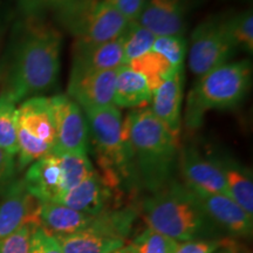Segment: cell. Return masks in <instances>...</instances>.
<instances>
[{"label":"cell","instance_id":"836d02e7","mask_svg":"<svg viewBox=\"0 0 253 253\" xmlns=\"http://www.w3.org/2000/svg\"><path fill=\"white\" fill-rule=\"evenodd\" d=\"M106 1L118 9L129 23H135L141 17L147 0H106Z\"/></svg>","mask_w":253,"mask_h":253},{"label":"cell","instance_id":"e575fe53","mask_svg":"<svg viewBox=\"0 0 253 253\" xmlns=\"http://www.w3.org/2000/svg\"><path fill=\"white\" fill-rule=\"evenodd\" d=\"M223 240L197 239L178 243L173 253H213L220 248Z\"/></svg>","mask_w":253,"mask_h":253},{"label":"cell","instance_id":"d4e9b609","mask_svg":"<svg viewBox=\"0 0 253 253\" xmlns=\"http://www.w3.org/2000/svg\"><path fill=\"white\" fill-rule=\"evenodd\" d=\"M156 36L149 30L141 26L137 21L129 23L122 36L123 65L126 66L132 60L151 50Z\"/></svg>","mask_w":253,"mask_h":253},{"label":"cell","instance_id":"7a4b0ae2","mask_svg":"<svg viewBox=\"0 0 253 253\" xmlns=\"http://www.w3.org/2000/svg\"><path fill=\"white\" fill-rule=\"evenodd\" d=\"M123 126L131 147L138 185L154 194L172 181L181 150L179 140L148 107L131 110L123 119Z\"/></svg>","mask_w":253,"mask_h":253},{"label":"cell","instance_id":"8fae6325","mask_svg":"<svg viewBox=\"0 0 253 253\" xmlns=\"http://www.w3.org/2000/svg\"><path fill=\"white\" fill-rule=\"evenodd\" d=\"M177 163L181 169L184 184L189 189L229 196L223 171L214 155H204L196 147L190 145L179 150Z\"/></svg>","mask_w":253,"mask_h":253},{"label":"cell","instance_id":"8d00e7d4","mask_svg":"<svg viewBox=\"0 0 253 253\" xmlns=\"http://www.w3.org/2000/svg\"><path fill=\"white\" fill-rule=\"evenodd\" d=\"M110 253H132V250L130 248V245H128V246L125 245V246H123V248L116 250V251L110 252Z\"/></svg>","mask_w":253,"mask_h":253},{"label":"cell","instance_id":"30bf717a","mask_svg":"<svg viewBox=\"0 0 253 253\" xmlns=\"http://www.w3.org/2000/svg\"><path fill=\"white\" fill-rule=\"evenodd\" d=\"M55 123V147L52 154L87 155L89 131L84 110L67 94L49 97Z\"/></svg>","mask_w":253,"mask_h":253},{"label":"cell","instance_id":"d6986e66","mask_svg":"<svg viewBox=\"0 0 253 253\" xmlns=\"http://www.w3.org/2000/svg\"><path fill=\"white\" fill-rule=\"evenodd\" d=\"M112 191L99 171L95 170L84 182L60 196L55 203L95 217L107 211V204L112 197Z\"/></svg>","mask_w":253,"mask_h":253},{"label":"cell","instance_id":"4316f807","mask_svg":"<svg viewBox=\"0 0 253 253\" xmlns=\"http://www.w3.org/2000/svg\"><path fill=\"white\" fill-rule=\"evenodd\" d=\"M178 242L157 232L150 227L132 240V253H173Z\"/></svg>","mask_w":253,"mask_h":253},{"label":"cell","instance_id":"5bb4252c","mask_svg":"<svg viewBox=\"0 0 253 253\" xmlns=\"http://www.w3.org/2000/svg\"><path fill=\"white\" fill-rule=\"evenodd\" d=\"M123 65L122 37L102 43L74 41L71 75L119 69Z\"/></svg>","mask_w":253,"mask_h":253},{"label":"cell","instance_id":"83f0119b","mask_svg":"<svg viewBox=\"0 0 253 253\" xmlns=\"http://www.w3.org/2000/svg\"><path fill=\"white\" fill-rule=\"evenodd\" d=\"M227 23L237 49L248 53L253 50V13L252 9H245L239 13L227 15Z\"/></svg>","mask_w":253,"mask_h":253},{"label":"cell","instance_id":"2e32d148","mask_svg":"<svg viewBox=\"0 0 253 253\" xmlns=\"http://www.w3.org/2000/svg\"><path fill=\"white\" fill-rule=\"evenodd\" d=\"M188 11L189 0H147L137 23L156 37H183Z\"/></svg>","mask_w":253,"mask_h":253},{"label":"cell","instance_id":"4dcf8cb0","mask_svg":"<svg viewBox=\"0 0 253 253\" xmlns=\"http://www.w3.org/2000/svg\"><path fill=\"white\" fill-rule=\"evenodd\" d=\"M33 224L26 223L0 242V253H31Z\"/></svg>","mask_w":253,"mask_h":253},{"label":"cell","instance_id":"ba28073f","mask_svg":"<svg viewBox=\"0 0 253 253\" xmlns=\"http://www.w3.org/2000/svg\"><path fill=\"white\" fill-rule=\"evenodd\" d=\"M135 212L131 209L104 211L88 229L67 236H55L63 253H110L125 246Z\"/></svg>","mask_w":253,"mask_h":253},{"label":"cell","instance_id":"9c48e42d","mask_svg":"<svg viewBox=\"0 0 253 253\" xmlns=\"http://www.w3.org/2000/svg\"><path fill=\"white\" fill-rule=\"evenodd\" d=\"M237 46L231 34L227 15H213L202 21L191 34L189 68L201 78L212 69L229 62Z\"/></svg>","mask_w":253,"mask_h":253},{"label":"cell","instance_id":"ffe728a7","mask_svg":"<svg viewBox=\"0 0 253 253\" xmlns=\"http://www.w3.org/2000/svg\"><path fill=\"white\" fill-rule=\"evenodd\" d=\"M95 217L81 213L55 202H39L38 207L40 226L53 236H67L86 230L93 224Z\"/></svg>","mask_w":253,"mask_h":253},{"label":"cell","instance_id":"ac0fdd59","mask_svg":"<svg viewBox=\"0 0 253 253\" xmlns=\"http://www.w3.org/2000/svg\"><path fill=\"white\" fill-rule=\"evenodd\" d=\"M184 69L176 72L153 91L150 110L176 138L181 140Z\"/></svg>","mask_w":253,"mask_h":253},{"label":"cell","instance_id":"5b68a950","mask_svg":"<svg viewBox=\"0 0 253 253\" xmlns=\"http://www.w3.org/2000/svg\"><path fill=\"white\" fill-rule=\"evenodd\" d=\"M252 84L249 60L226 62L198 79L186 97L183 125L190 132L198 130L210 110L235 108L244 100Z\"/></svg>","mask_w":253,"mask_h":253},{"label":"cell","instance_id":"603a6c76","mask_svg":"<svg viewBox=\"0 0 253 253\" xmlns=\"http://www.w3.org/2000/svg\"><path fill=\"white\" fill-rule=\"evenodd\" d=\"M129 68L137 72L145 79L151 93L156 90L168 78L175 74L176 69L171 67L169 62L154 50H149L145 54L138 56L128 63ZM182 71V69H179Z\"/></svg>","mask_w":253,"mask_h":253},{"label":"cell","instance_id":"9a60e30c","mask_svg":"<svg viewBox=\"0 0 253 253\" xmlns=\"http://www.w3.org/2000/svg\"><path fill=\"white\" fill-rule=\"evenodd\" d=\"M39 202L25 189L23 179H17L0 199V242L26 223L40 226Z\"/></svg>","mask_w":253,"mask_h":253},{"label":"cell","instance_id":"d6a6232c","mask_svg":"<svg viewBox=\"0 0 253 253\" xmlns=\"http://www.w3.org/2000/svg\"><path fill=\"white\" fill-rule=\"evenodd\" d=\"M17 163L13 155L6 153L0 149V196L5 194V191L17 181Z\"/></svg>","mask_w":253,"mask_h":253},{"label":"cell","instance_id":"52a82bcc","mask_svg":"<svg viewBox=\"0 0 253 253\" xmlns=\"http://www.w3.org/2000/svg\"><path fill=\"white\" fill-rule=\"evenodd\" d=\"M17 169L23 170L55 147V123L49 97L34 96L23 101L17 109Z\"/></svg>","mask_w":253,"mask_h":253},{"label":"cell","instance_id":"1f68e13d","mask_svg":"<svg viewBox=\"0 0 253 253\" xmlns=\"http://www.w3.org/2000/svg\"><path fill=\"white\" fill-rule=\"evenodd\" d=\"M31 253H63L55 236L43 227L34 226L31 236Z\"/></svg>","mask_w":253,"mask_h":253},{"label":"cell","instance_id":"7402d4cb","mask_svg":"<svg viewBox=\"0 0 253 253\" xmlns=\"http://www.w3.org/2000/svg\"><path fill=\"white\" fill-rule=\"evenodd\" d=\"M151 93L145 79L128 66L118 69L114 91V106L118 108L140 109L151 102Z\"/></svg>","mask_w":253,"mask_h":253},{"label":"cell","instance_id":"e0dca14e","mask_svg":"<svg viewBox=\"0 0 253 253\" xmlns=\"http://www.w3.org/2000/svg\"><path fill=\"white\" fill-rule=\"evenodd\" d=\"M25 189L40 203L56 202L63 190V176L58 155L49 154L28 167L23 178Z\"/></svg>","mask_w":253,"mask_h":253},{"label":"cell","instance_id":"277c9868","mask_svg":"<svg viewBox=\"0 0 253 253\" xmlns=\"http://www.w3.org/2000/svg\"><path fill=\"white\" fill-rule=\"evenodd\" d=\"M89 144L93 145L100 175L112 190L138 184L130 143L118 107L86 110Z\"/></svg>","mask_w":253,"mask_h":253},{"label":"cell","instance_id":"cb8c5ba5","mask_svg":"<svg viewBox=\"0 0 253 253\" xmlns=\"http://www.w3.org/2000/svg\"><path fill=\"white\" fill-rule=\"evenodd\" d=\"M17 104L7 91H0V149L13 156L18 154Z\"/></svg>","mask_w":253,"mask_h":253},{"label":"cell","instance_id":"44dd1931","mask_svg":"<svg viewBox=\"0 0 253 253\" xmlns=\"http://www.w3.org/2000/svg\"><path fill=\"white\" fill-rule=\"evenodd\" d=\"M225 179L229 196L253 217V178L249 168L229 155H214Z\"/></svg>","mask_w":253,"mask_h":253},{"label":"cell","instance_id":"484cf974","mask_svg":"<svg viewBox=\"0 0 253 253\" xmlns=\"http://www.w3.org/2000/svg\"><path fill=\"white\" fill-rule=\"evenodd\" d=\"M58 155L63 176V190L68 191L84 182L95 171L87 155L55 154ZM63 192V194H65ZM62 194V195H63Z\"/></svg>","mask_w":253,"mask_h":253},{"label":"cell","instance_id":"8992f818","mask_svg":"<svg viewBox=\"0 0 253 253\" xmlns=\"http://www.w3.org/2000/svg\"><path fill=\"white\" fill-rule=\"evenodd\" d=\"M58 23L86 43H102L122 37L129 21L106 0H69L54 14Z\"/></svg>","mask_w":253,"mask_h":253},{"label":"cell","instance_id":"7c38bea8","mask_svg":"<svg viewBox=\"0 0 253 253\" xmlns=\"http://www.w3.org/2000/svg\"><path fill=\"white\" fill-rule=\"evenodd\" d=\"M116 75L118 69L69 75L67 95L84 112L114 106Z\"/></svg>","mask_w":253,"mask_h":253},{"label":"cell","instance_id":"3957f363","mask_svg":"<svg viewBox=\"0 0 253 253\" xmlns=\"http://www.w3.org/2000/svg\"><path fill=\"white\" fill-rule=\"evenodd\" d=\"M142 209L148 227L178 243L204 239L213 224L194 192L173 179L145 198Z\"/></svg>","mask_w":253,"mask_h":253},{"label":"cell","instance_id":"d590c367","mask_svg":"<svg viewBox=\"0 0 253 253\" xmlns=\"http://www.w3.org/2000/svg\"><path fill=\"white\" fill-rule=\"evenodd\" d=\"M213 253H242L239 251V248L236 244L230 242H223L221 243L220 248L216 250Z\"/></svg>","mask_w":253,"mask_h":253},{"label":"cell","instance_id":"4fadbf2b","mask_svg":"<svg viewBox=\"0 0 253 253\" xmlns=\"http://www.w3.org/2000/svg\"><path fill=\"white\" fill-rule=\"evenodd\" d=\"M191 191L213 224H217L233 237L249 238L252 236L253 217L243 210L232 198L220 194Z\"/></svg>","mask_w":253,"mask_h":253},{"label":"cell","instance_id":"6da1fadb","mask_svg":"<svg viewBox=\"0 0 253 253\" xmlns=\"http://www.w3.org/2000/svg\"><path fill=\"white\" fill-rule=\"evenodd\" d=\"M61 42V33L45 19H25L2 89L15 103L42 96L55 86Z\"/></svg>","mask_w":253,"mask_h":253},{"label":"cell","instance_id":"f546056e","mask_svg":"<svg viewBox=\"0 0 253 253\" xmlns=\"http://www.w3.org/2000/svg\"><path fill=\"white\" fill-rule=\"evenodd\" d=\"M69 0H18L19 9L25 19H45L48 13H56Z\"/></svg>","mask_w":253,"mask_h":253},{"label":"cell","instance_id":"f1b7e54d","mask_svg":"<svg viewBox=\"0 0 253 253\" xmlns=\"http://www.w3.org/2000/svg\"><path fill=\"white\" fill-rule=\"evenodd\" d=\"M151 50L162 55L176 71L183 69L186 53V41L181 36L156 37Z\"/></svg>","mask_w":253,"mask_h":253}]
</instances>
